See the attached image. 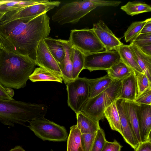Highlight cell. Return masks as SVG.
I'll return each instance as SVG.
<instances>
[{"label":"cell","mask_w":151,"mask_h":151,"mask_svg":"<svg viewBox=\"0 0 151 151\" xmlns=\"http://www.w3.org/2000/svg\"><path fill=\"white\" fill-rule=\"evenodd\" d=\"M46 13L34 18L24 17L0 22V38L3 48L35 61L40 42L51 30Z\"/></svg>","instance_id":"1"},{"label":"cell","mask_w":151,"mask_h":151,"mask_svg":"<svg viewBox=\"0 0 151 151\" xmlns=\"http://www.w3.org/2000/svg\"><path fill=\"white\" fill-rule=\"evenodd\" d=\"M36 65L29 57L0 49V83L5 88L19 89L26 86Z\"/></svg>","instance_id":"2"},{"label":"cell","mask_w":151,"mask_h":151,"mask_svg":"<svg viewBox=\"0 0 151 151\" xmlns=\"http://www.w3.org/2000/svg\"><path fill=\"white\" fill-rule=\"evenodd\" d=\"M47 106L41 104L16 101L0 99V122L5 125L14 127L36 119L44 117Z\"/></svg>","instance_id":"3"},{"label":"cell","mask_w":151,"mask_h":151,"mask_svg":"<svg viewBox=\"0 0 151 151\" xmlns=\"http://www.w3.org/2000/svg\"><path fill=\"white\" fill-rule=\"evenodd\" d=\"M109 1L85 0L67 3L52 17V20L60 25L77 23L81 18L98 6H109Z\"/></svg>","instance_id":"4"},{"label":"cell","mask_w":151,"mask_h":151,"mask_svg":"<svg viewBox=\"0 0 151 151\" xmlns=\"http://www.w3.org/2000/svg\"><path fill=\"white\" fill-rule=\"evenodd\" d=\"M114 80L106 90L89 100L84 106L82 112L94 120L99 122L105 117V110L120 96L122 80Z\"/></svg>","instance_id":"5"},{"label":"cell","mask_w":151,"mask_h":151,"mask_svg":"<svg viewBox=\"0 0 151 151\" xmlns=\"http://www.w3.org/2000/svg\"><path fill=\"white\" fill-rule=\"evenodd\" d=\"M28 127L43 141H65L68 134L65 128L44 117L30 121Z\"/></svg>","instance_id":"6"},{"label":"cell","mask_w":151,"mask_h":151,"mask_svg":"<svg viewBox=\"0 0 151 151\" xmlns=\"http://www.w3.org/2000/svg\"><path fill=\"white\" fill-rule=\"evenodd\" d=\"M68 40L85 55L104 51L93 28L71 30Z\"/></svg>","instance_id":"7"},{"label":"cell","mask_w":151,"mask_h":151,"mask_svg":"<svg viewBox=\"0 0 151 151\" xmlns=\"http://www.w3.org/2000/svg\"><path fill=\"white\" fill-rule=\"evenodd\" d=\"M68 106L76 114L82 111L89 99V84L88 78L78 77L66 84Z\"/></svg>","instance_id":"8"},{"label":"cell","mask_w":151,"mask_h":151,"mask_svg":"<svg viewBox=\"0 0 151 151\" xmlns=\"http://www.w3.org/2000/svg\"><path fill=\"white\" fill-rule=\"evenodd\" d=\"M121 60L118 52L114 50L85 54L84 69L90 72L106 70Z\"/></svg>","instance_id":"9"},{"label":"cell","mask_w":151,"mask_h":151,"mask_svg":"<svg viewBox=\"0 0 151 151\" xmlns=\"http://www.w3.org/2000/svg\"><path fill=\"white\" fill-rule=\"evenodd\" d=\"M59 1H47L33 4L24 8L6 13L0 22H3L18 18L29 17L34 18L46 13L60 4Z\"/></svg>","instance_id":"10"},{"label":"cell","mask_w":151,"mask_h":151,"mask_svg":"<svg viewBox=\"0 0 151 151\" xmlns=\"http://www.w3.org/2000/svg\"><path fill=\"white\" fill-rule=\"evenodd\" d=\"M36 65L63 77L60 64L52 55L44 40L39 43L36 52Z\"/></svg>","instance_id":"11"},{"label":"cell","mask_w":151,"mask_h":151,"mask_svg":"<svg viewBox=\"0 0 151 151\" xmlns=\"http://www.w3.org/2000/svg\"><path fill=\"white\" fill-rule=\"evenodd\" d=\"M93 29L105 51L116 50L123 44L102 20L94 24Z\"/></svg>","instance_id":"12"},{"label":"cell","mask_w":151,"mask_h":151,"mask_svg":"<svg viewBox=\"0 0 151 151\" xmlns=\"http://www.w3.org/2000/svg\"><path fill=\"white\" fill-rule=\"evenodd\" d=\"M137 114L141 142L151 140V105L137 103Z\"/></svg>","instance_id":"13"},{"label":"cell","mask_w":151,"mask_h":151,"mask_svg":"<svg viewBox=\"0 0 151 151\" xmlns=\"http://www.w3.org/2000/svg\"><path fill=\"white\" fill-rule=\"evenodd\" d=\"M57 40L63 47L65 52V58L60 65L63 76L62 79L66 84L68 82L73 80L72 65L71 55L72 45L68 40L59 39H57Z\"/></svg>","instance_id":"14"},{"label":"cell","mask_w":151,"mask_h":151,"mask_svg":"<svg viewBox=\"0 0 151 151\" xmlns=\"http://www.w3.org/2000/svg\"><path fill=\"white\" fill-rule=\"evenodd\" d=\"M137 96V83L133 71L129 76L122 80L121 94L119 99L134 101Z\"/></svg>","instance_id":"15"},{"label":"cell","mask_w":151,"mask_h":151,"mask_svg":"<svg viewBox=\"0 0 151 151\" xmlns=\"http://www.w3.org/2000/svg\"><path fill=\"white\" fill-rule=\"evenodd\" d=\"M129 46L139 66L151 81V56L143 52L132 42Z\"/></svg>","instance_id":"16"},{"label":"cell","mask_w":151,"mask_h":151,"mask_svg":"<svg viewBox=\"0 0 151 151\" xmlns=\"http://www.w3.org/2000/svg\"><path fill=\"white\" fill-rule=\"evenodd\" d=\"M124 100L125 108L134 135L139 144L141 142L137 114V103Z\"/></svg>","instance_id":"17"},{"label":"cell","mask_w":151,"mask_h":151,"mask_svg":"<svg viewBox=\"0 0 151 151\" xmlns=\"http://www.w3.org/2000/svg\"><path fill=\"white\" fill-rule=\"evenodd\" d=\"M76 125L81 134L96 132L101 128L99 122L82 112L76 114Z\"/></svg>","instance_id":"18"},{"label":"cell","mask_w":151,"mask_h":151,"mask_svg":"<svg viewBox=\"0 0 151 151\" xmlns=\"http://www.w3.org/2000/svg\"><path fill=\"white\" fill-rule=\"evenodd\" d=\"M89 84V99L92 98L106 90L114 80L108 74L95 79H88Z\"/></svg>","instance_id":"19"},{"label":"cell","mask_w":151,"mask_h":151,"mask_svg":"<svg viewBox=\"0 0 151 151\" xmlns=\"http://www.w3.org/2000/svg\"><path fill=\"white\" fill-rule=\"evenodd\" d=\"M48 0H0V12L18 10L26 7L47 1Z\"/></svg>","instance_id":"20"},{"label":"cell","mask_w":151,"mask_h":151,"mask_svg":"<svg viewBox=\"0 0 151 151\" xmlns=\"http://www.w3.org/2000/svg\"><path fill=\"white\" fill-rule=\"evenodd\" d=\"M119 52L122 61L134 71L143 72L138 65L129 45L123 44L116 50Z\"/></svg>","instance_id":"21"},{"label":"cell","mask_w":151,"mask_h":151,"mask_svg":"<svg viewBox=\"0 0 151 151\" xmlns=\"http://www.w3.org/2000/svg\"><path fill=\"white\" fill-rule=\"evenodd\" d=\"M32 82L51 81L63 83L62 78L57 74L42 67L36 68L29 77Z\"/></svg>","instance_id":"22"},{"label":"cell","mask_w":151,"mask_h":151,"mask_svg":"<svg viewBox=\"0 0 151 151\" xmlns=\"http://www.w3.org/2000/svg\"><path fill=\"white\" fill-rule=\"evenodd\" d=\"M71 55L72 65V78L74 80L79 77V74L84 69L85 55L72 46Z\"/></svg>","instance_id":"23"},{"label":"cell","mask_w":151,"mask_h":151,"mask_svg":"<svg viewBox=\"0 0 151 151\" xmlns=\"http://www.w3.org/2000/svg\"><path fill=\"white\" fill-rule=\"evenodd\" d=\"M81 133L77 125L72 126L67 141V151H84L81 139Z\"/></svg>","instance_id":"24"},{"label":"cell","mask_w":151,"mask_h":151,"mask_svg":"<svg viewBox=\"0 0 151 151\" xmlns=\"http://www.w3.org/2000/svg\"><path fill=\"white\" fill-rule=\"evenodd\" d=\"M116 101L112 103L105 110L104 115L111 129L118 132L121 134V125L116 106Z\"/></svg>","instance_id":"25"},{"label":"cell","mask_w":151,"mask_h":151,"mask_svg":"<svg viewBox=\"0 0 151 151\" xmlns=\"http://www.w3.org/2000/svg\"><path fill=\"white\" fill-rule=\"evenodd\" d=\"M109 76L113 80H121L129 76L133 71L121 60L106 70Z\"/></svg>","instance_id":"26"},{"label":"cell","mask_w":151,"mask_h":151,"mask_svg":"<svg viewBox=\"0 0 151 151\" xmlns=\"http://www.w3.org/2000/svg\"><path fill=\"white\" fill-rule=\"evenodd\" d=\"M43 40L52 55L60 64L64 59L65 55L63 47L57 41V39L47 37Z\"/></svg>","instance_id":"27"},{"label":"cell","mask_w":151,"mask_h":151,"mask_svg":"<svg viewBox=\"0 0 151 151\" xmlns=\"http://www.w3.org/2000/svg\"><path fill=\"white\" fill-rule=\"evenodd\" d=\"M121 9L127 14L132 16L151 11L150 5L143 2L137 1H129L125 5L122 6Z\"/></svg>","instance_id":"28"},{"label":"cell","mask_w":151,"mask_h":151,"mask_svg":"<svg viewBox=\"0 0 151 151\" xmlns=\"http://www.w3.org/2000/svg\"><path fill=\"white\" fill-rule=\"evenodd\" d=\"M147 21H144L133 22L129 26L124 34L125 40L127 42H133L140 34L143 27Z\"/></svg>","instance_id":"29"},{"label":"cell","mask_w":151,"mask_h":151,"mask_svg":"<svg viewBox=\"0 0 151 151\" xmlns=\"http://www.w3.org/2000/svg\"><path fill=\"white\" fill-rule=\"evenodd\" d=\"M134 72L137 83V96L147 89L151 88V81L144 73Z\"/></svg>","instance_id":"30"},{"label":"cell","mask_w":151,"mask_h":151,"mask_svg":"<svg viewBox=\"0 0 151 151\" xmlns=\"http://www.w3.org/2000/svg\"><path fill=\"white\" fill-rule=\"evenodd\" d=\"M106 140L104 131L100 128L96 132L90 151H101Z\"/></svg>","instance_id":"31"},{"label":"cell","mask_w":151,"mask_h":151,"mask_svg":"<svg viewBox=\"0 0 151 151\" xmlns=\"http://www.w3.org/2000/svg\"><path fill=\"white\" fill-rule=\"evenodd\" d=\"M96 132L81 134V139L84 151H90Z\"/></svg>","instance_id":"32"},{"label":"cell","mask_w":151,"mask_h":151,"mask_svg":"<svg viewBox=\"0 0 151 151\" xmlns=\"http://www.w3.org/2000/svg\"><path fill=\"white\" fill-rule=\"evenodd\" d=\"M134 101L138 104L151 105V88L145 90L137 97Z\"/></svg>","instance_id":"33"},{"label":"cell","mask_w":151,"mask_h":151,"mask_svg":"<svg viewBox=\"0 0 151 151\" xmlns=\"http://www.w3.org/2000/svg\"><path fill=\"white\" fill-rule=\"evenodd\" d=\"M138 48L151 43V33L140 34L132 42Z\"/></svg>","instance_id":"34"},{"label":"cell","mask_w":151,"mask_h":151,"mask_svg":"<svg viewBox=\"0 0 151 151\" xmlns=\"http://www.w3.org/2000/svg\"><path fill=\"white\" fill-rule=\"evenodd\" d=\"M122 147L116 139L113 142L106 140L101 151H120Z\"/></svg>","instance_id":"35"},{"label":"cell","mask_w":151,"mask_h":151,"mask_svg":"<svg viewBox=\"0 0 151 151\" xmlns=\"http://www.w3.org/2000/svg\"><path fill=\"white\" fill-rule=\"evenodd\" d=\"M135 151H151V140L139 143Z\"/></svg>","instance_id":"36"},{"label":"cell","mask_w":151,"mask_h":151,"mask_svg":"<svg viewBox=\"0 0 151 151\" xmlns=\"http://www.w3.org/2000/svg\"><path fill=\"white\" fill-rule=\"evenodd\" d=\"M14 99L8 94L7 88L5 87L0 83V99L9 101Z\"/></svg>","instance_id":"37"},{"label":"cell","mask_w":151,"mask_h":151,"mask_svg":"<svg viewBox=\"0 0 151 151\" xmlns=\"http://www.w3.org/2000/svg\"><path fill=\"white\" fill-rule=\"evenodd\" d=\"M151 33V18L147 19V21L142 28L140 34Z\"/></svg>","instance_id":"38"},{"label":"cell","mask_w":151,"mask_h":151,"mask_svg":"<svg viewBox=\"0 0 151 151\" xmlns=\"http://www.w3.org/2000/svg\"><path fill=\"white\" fill-rule=\"evenodd\" d=\"M139 48L145 54L151 56V43L145 45Z\"/></svg>","instance_id":"39"},{"label":"cell","mask_w":151,"mask_h":151,"mask_svg":"<svg viewBox=\"0 0 151 151\" xmlns=\"http://www.w3.org/2000/svg\"><path fill=\"white\" fill-rule=\"evenodd\" d=\"M9 151H25L20 146H17L13 148L10 150Z\"/></svg>","instance_id":"40"},{"label":"cell","mask_w":151,"mask_h":151,"mask_svg":"<svg viewBox=\"0 0 151 151\" xmlns=\"http://www.w3.org/2000/svg\"><path fill=\"white\" fill-rule=\"evenodd\" d=\"M6 14L5 13H0V22L2 19V17Z\"/></svg>","instance_id":"41"},{"label":"cell","mask_w":151,"mask_h":151,"mask_svg":"<svg viewBox=\"0 0 151 151\" xmlns=\"http://www.w3.org/2000/svg\"><path fill=\"white\" fill-rule=\"evenodd\" d=\"M3 48V45L2 42L1 41V40L0 38V49Z\"/></svg>","instance_id":"42"},{"label":"cell","mask_w":151,"mask_h":151,"mask_svg":"<svg viewBox=\"0 0 151 151\" xmlns=\"http://www.w3.org/2000/svg\"><path fill=\"white\" fill-rule=\"evenodd\" d=\"M51 151H54L52 150H51Z\"/></svg>","instance_id":"43"}]
</instances>
